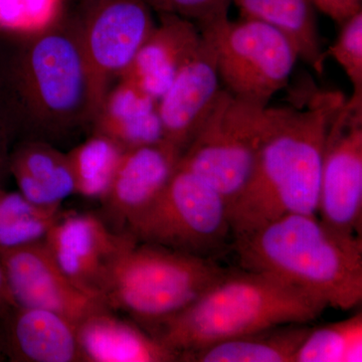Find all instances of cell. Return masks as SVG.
<instances>
[{
	"label": "cell",
	"mask_w": 362,
	"mask_h": 362,
	"mask_svg": "<svg viewBox=\"0 0 362 362\" xmlns=\"http://www.w3.org/2000/svg\"><path fill=\"white\" fill-rule=\"evenodd\" d=\"M11 35L0 49V110L28 139L51 143L93 124L103 97L75 14Z\"/></svg>",
	"instance_id": "cell-1"
},
{
	"label": "cell",
	"mask_w": 362,
	"mask_h": 362,
	"mask_svg": "<svg viewBox=\"0 0 362 362\" xmlns=\"http://www.w3.org/2000/svg\"><path fill=\"white\" fill-rule=\"evenodd\" d=\"M345 99L308 85L289 104L268 106L254 170L228 206L235 240L288 214H317L328 130Z\"/></svg>",
	"instance_id": "cell-2"
},
{
	"label": "cell",
	"mask_w": 362,
	"mask_h": 362,
	"mask_svg": "<svg viewBox=\"0 0 362 362\" xmlns=\"http://www.w3.org/2000/svg\"><path fill=\"white\" fill-rule=\"evenodd\" d=\"M226 271L204 294L151 334L181 357L257 331L315 320L321 298L263 272Z\"/></svg>",
	"instance_id": "cell-3"
},
{
	"label": "cell",
	"mask_w": 362,
	"mask_h": 362,
	"mask_svg": "<svg viewBox=\"0 0 362 362\" xmlns=\"http://www.w3.org/2000/svg\"><path fill=\"white\" fill-rule=\"evenodd\" d=\"M240 266L350 310L362 300V240L337 235L317 214H294L235 240Z\"/></svg>",
	"instance_id": "cell-4"
},
{
	"label": "cell",
	"mask_w": 362,
	"mask_h": 362,
	"mask_svg": "<svg viewBox=\"0 0 362 362\" xmlns=\"http://www.w3.org/2000/svg\"><path fill=\"white\" fill-rule=\"evenodd\" d=\"M226 272L213 259L134 238L114 266L107 304L153 328L194 303Z\"/></svg>",
	"instance_id": "cell-5"
},
{
	"label": "cell",
	"mask_w": 362,
	"mask_h": 362,
	"mask_svg": "<svg viewBox=\"0 0 362 362\" xmlns=\"http://www.w3.org/2000/svg\"><path fill=\"white\" fill-rule=\"evenodd\" d=\"M125 230L139 242L211 259L232 235L225 197L180 164L156 201Z\"/></svg>",
	"instance_id": "cell-6"
},
{
	"label": "cell",
	"mask_w": 362,
	"mask_h": 362,
	"mask_svg": "<svg viewBox=\"0 0 362 362\" xmlns=\"http://www.w3.org/2000/svg\"><path fill=\"white\" fill-rule=\"evenodd\" d=\"M211 37L221 83L233 96L269 106L289 83L299 54L284 33L252 18L228 14L197 26Z\"/></svg>",
	"instance_id": "cell-7"
},
{
	"label": "cell",
	"mask_w": 362,
	"mask_h": 362,
	"mask_svg": "<svg viewBox=\"0 0 362 362\" xmlns=\"http://www.w3.org/2000/svg\"><path fill=\"white\" fill-rule=\"evenodd\" d=\"M267 108L221 90L213 110L180 157L178 164L216 188L228 206L254 170L265 135Z\"/></svg>",
	"instance_id": "cell-8"
},
{
	"label": "cell",
	"mask_w": 362,
	"mask_h": 362,
	"mask_svg": "<svg viewBox=\"0 0 362 362\" xmlns=\"http://www.w3.org/2000/svg\"><path fill=\"white\" fill-rule=\"evenodd\" d=\"M317 214L337 235L362 240V96L346 98L331 121Z\"/></svg>",
	"instance_id": "cell-9"
},
{
	"label": "cell",
	"mask_w": 362,
	"mask_h": 362,
	"mask_svg": "<svg viewBox=\"0 0 362 362\" xmlns=\"http://www.w3.org/2000/svg\"><path fill=\"white\" fill-rule=\"evenodd\" d=\"M146 0H82L75 13L81 42L101 96L122 75L156 23Z\"/></svg>",
	"instance_id": "cell-10"
},
{
	"label": "cell",
	"mask_w": 362,
	"mask_h": 362,
	"mask_svg": "<svg viewBox=\"0 0 362 362\" xmlns=\"http://www.w3.org/2000/svg\"><path fill=\"white\" fill-rule=\"evenodd\" d=\"M133 240L127 230L117 232L97 214L63 213L44 242L76 287L107 304L114 266Z\"/></svg>",
	"instance_id": "cell-11"
},
{
	"label": "cell",
	"mask_w": 362,
	"mask_h": 362,
	"mask_svg": "<svg viewBox=\"0 0 362 362\" xmlns=\"http://www.w3.org/2000/svg\"><path fill=\"white\" fill-rule=\"evenodd\" d=\"M9 294L16 306L44 309L78 325L94 312L111 309L66 278L45 242L0 254Z\"/></svg>",
	"instance_id": "cell-12"
},
{
	"label": "cell",
	"mask_w": 362,
	"mask_h": 362,
	"mask_svg": "<svg viewBox=\"0 0 362 362\" xmlns=\"http://www.w3.org/2000/svg\"><path fill=\"white\" fill-rule=\"evenodd\" d=\"M201 33L199 47L157 104L164 141L181 154L213 110L223 90L213 40L204 30Z\"/></svg>",
	"instance_id": "cell-13"
},
{
	"label": "cell",
	"mask_w": 362,
	"mask_h": 362,
	"mask_svg": "<svg viewBox=\"0 0 362 362\" xmlns=\"http://www.w3.org/2000/svg\"><path fill=\"white\" fill-rule=\"evenodd\" d=\"M181 156L165 141L126 150L101 202L106 223L117 232H124L163 192Z\"/></svg>",
	"instance_id": "cell-14"
},
{
	"label": "cell",
	"mask_w": 362,
	"mask_h": 362,
	"mask_svg": "<svg viewBox=\"0 0 362 362\" xmlns=\"http://www.w3.org/2000/svg\"><path fill=\"white\" fill-rule=\"evenodd\" d=\"M0 352L14 362H81L77 325L54 312L14 305L0 317Z\"/></svg>",
	"instance_id": "cell-15"
},
{
	"label": "cell",
	"mask_w": 362,
	"mask_h": 362,
	"mask_svg": "<svg viewBox=\"0 0 362 362\" xmlns=\"http://www.w3.org/2000/svg\"><path fill=\"white\" fill-rule=\"evenodd\" d=\"M149 37L120 78L158 101L202 40L194 21L173 13H159Z\"/></svg>",
	"instance_id": "cell-16"
},
{
	"label": "cell",
	"mask_w": 362,
	"mask_h": 362,
	"mask_svg": "<svg viewBox=\"0 0 362 362\" xmlns=\"http://www.w3.org/2000/svg\"><path fill=\"white\" fill-rule=\"evenodd\" d=\"M94 312L77 325L81 362H170L180 356L151 333L112 313Z\"/></svg>",
	"instance_id": "cell-17"
},
{
	"label": "cell",
	"mask_w": 362,
	"mask_h": 362,
	"mask_svg": "<svg viewBox=\"0 0 362 362\" xmlns=\"http://www.w3.org/2000/svg\"><path fill=\"white\" fill-rule=\"evenodd\" d=\"M157 104L154 98L120 78L105 95L93 121L94 133L126 150L164 141Z\"/></svg>",
	"instance_id": "cell-18"
},
{
	"label": "cell",
	"mask_w": 362,
	"mask_h": 362,
	"mask_svg": "<svg viewBox=\"0 0 362 362\" xmlns=\"http://www.w3.org/2000/svg\"><path fill=\"white\" fill-rule=\"evenodd\" d=\"M8 171L18 192L37 206L61 207L62 202L75 194L68 156L51 143L26 140L11 154Z\"/></svg>",
	"instance_id": "cell-19"
},
{
	"label": "cell",
	"mask_w": 362,
	"mask_h": 362,
	"mask_svg": "<svg viewBox=\"0 0 362 362\" xmlns=\"http://www.w3.org/2000/svg\"><path fill=\"white\" fill-rule=\"evenodd\" d=\"M242 18L261 21L284 33L299 59L321 75L326 54L322 49L313 0H233Z\"/></svg>",
	"instance_id": "cell-20"
},
{
	"label": "cell",
	"mask_w": 362,
	"mask_h": 362,
	"mask_svg": "<svg viewBox=\"0 0 362 362\" xmlns=\"http://www.w3.org/2000/svg\"><path fill=\"white\" fill-rule=\"evenodd\" d=\"M307 324H288L216 343L181 357L195 362H294Z\"/></svg>",
	"instance_id": "cell-21"
},
{
	"label": "cell",
	"mask_w": 362,
	"mask_h": 362,
	"mask_svg": "<svg viewBox=\"0 0 362 362\" xmlns=\"http://www.w3.org/2000/svg\"><path fill=\"white\" fill-rule=\"evenodd\" d=\"M125 151L118 143L98 133L71 149L66 156L75 181V194L103 201Z\"/></svg>",
	"instance_id": "cell-22"
},
{
	"label": "cell",
	"mask_w": 362,
	"mask_h": 362,
	"mask_svg": "<svg viewBox=\"0 0 362 362\" xmlns=\"http://www.w3.org/2000/svg\"><path fill=\"white\" fill-rule=\"evenodd\" d=\"M62 214L61 207L37 206L0 185V254L42 242Z\"/></svg>",
	"instance_id": "cell-23"
},
{
	"label": "cell",
	"mask_w": 362,
	"mask_h": 362,
	"mask_svg": "<svg viewBox=\"0 0 362 362\" xmlns=\"http://www.w3.org/2000/svg\"><path fill=\"white\" fill-rule=\"evenodd\" d=\"M362 361V313L345 320L310 328L294 362Z\"/></svg>",
	"instance_id": "cell-24"
},
{
	"label": "cell",
	"mask_w": 362,
	"mask_h": 362,
	"mask_svg": "<svg viewBox=\"0 0 362 362\" xmlns=\"http://www.w3.org/2000/svg\"><path fill=\"white\" fill-rule=\"evenodd\" d=\"M325 54L344 71L354 88L352 94L362 96V9L340 23L339 35Z\"/></svg>",
	"instance_id": "cell-25"
},
{
	"label": "cell",
	"mask_w": 362,
	"mask_h": 362,
	"mask_svg": "<svg viewBox=\"0 0 362 362\" xmlns=\"http://www.w3.org/2000/svg\"><path fill=\"white\" fill-rule=\"evenodd\" d=\"M59 0H0V30L28 33L49 25L59 16Z\"/></svg>",
	"instance_id": "cell-26"
},
{
	"label": "cell",
	"mask_w": 362,
	"mask_h": 362,
	"mask_svg": "<svg viewBox=\"0 0 362 362\" xmlns=\"http://www.w3.org/2000/svg\"><path fill=\"white\" fill-rule=\"evenodd\" d=\"M153 11L173 13L194 21L197 26L228 14L233 0H146Z\"/></svg>",
	"instance_id": "cell-27"
},
{
	"label": "cell",
	"mask_w": 362,
	"mask_h": 362,
	"mask_svg": "<svg viewBox=\"0 0 362 362\" xmlns=\"http://www.w3.org/2000/svg\"><path fill=\"white\" fill-rule=\"evenodd\" d=\"M316 9L338 25L362 9V0H313Z\"/></svg>",
	"instance_id": "cell-28"
},
{
	"label": "cell",
	"mask_w": 362,
	"mask_h": 362,
	"mask_svg": "<svg viewBox=\"0 0 362 362\" xmlns=\"http://www.w3.org/2000/svg\"><path fill=\"white\" fill-rule=\"evenodd\" d=\"M13 132V124L7 119L6 114L0 110V180L6 171H8L9 157H11L8 146Z\"/></svg>",
	"instance_id": "cell-29"
},
{
	"label": "cell",
	"mask_w": 362,
	"mask_h": 362,
	"mask_svg": "<svg viewBox=\"0 0 362 362\" xmlns=\"http://www.w3.org/2000/svg\"><path fill=\"white\" fill-rule=\"evenodd\" d=\"M11 306H14V303L11 294H9L8 288H7L4 267L0 262V317L4 315Z\"/></svg>",
	"instance_id": "cell-30"
}]
</instances>
